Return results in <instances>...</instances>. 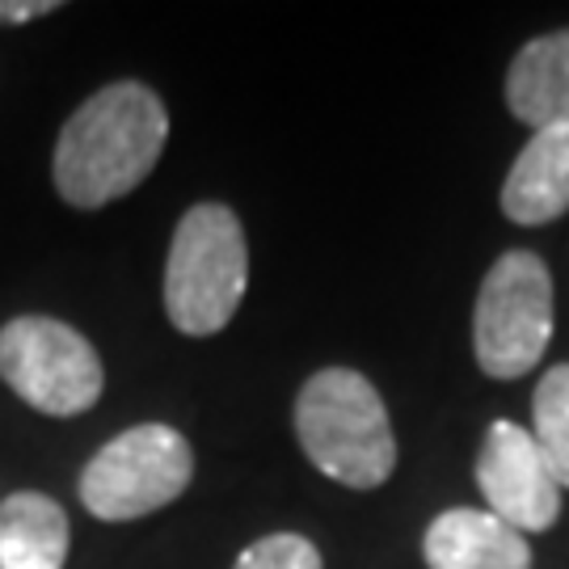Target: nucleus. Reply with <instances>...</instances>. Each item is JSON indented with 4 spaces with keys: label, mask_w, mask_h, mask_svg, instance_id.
<instances>
[{
    "label": "nucleus",
    "mask_w": 569,
    "mask_h": 569,
    "mask_svg": "<svg viewBox=\"0 0 569 569\" xmlns=\"http://www.w3.org/2000/svg\"><path fill=\"white\" fill-rule=\"evenodd\" d=\"M169 140V110L143 81L102 84L63 122L51 178L68 207L98 211L127 199L157 169Z\"/></svg>",
    "instance_id": "1"
},
{
    "label": "nucleus",
    "mask_w": 569,
    "mask_h": 569,
    "mask_svg": "<svg viewBox=\"0 0 569 569\" xmlns=\"http://www.w3.org/2000/svg\"><path fill=\"white\" fill-rule=\"evenodd\" d=\"M308 465L346 489H380L397 468V435L380 388L355 367H321L296 397Z\"/></svg>",
    "instance_id": "2"
},
{
    "label": "nucleus",
    "mask_w": 569,
    "mask_h": 569,
    "mask_svg": "<svg viewBox=\"0 0 569 569\" xmlns=\"http://www.w3.org/2000/svg\"><path fill=\"white\" fill-rule=\"evenodd\" d=\"M249 287V244L241 216L224 203H194L186 211L164 258V312L186 338L228 329Z\"/></svg>",
    "instance_id": "3"
},
{
    "label": "nucleus",
    "mask_w": 569,
    "mask_h": 569,
    "mask_svg": "<svg viewBox=\"0 0 569 569\" xmlns=\"http://www.w3.org/2000/svg\"><path fill=\"white\" fill-rule=\"evenodd\" d=\"M552 338V274L540 253L507 249L486 270L472 308V350L489 380H519Z\"/></svg>",
    "instance_id": "4"
},
{
    "label": "nucleus",
    "mask_w": 569,
    "mask_h": 569,
    "mask_svg": "<svg viewBox=\"0 0 569 569\" xmlns=\"http://www.w3.org/2000/svg\"><path fill=\"white\" fill-rule=\"evenodd\" d=\"M0 380L47 418H77L102 401V355L60 317H13L0 326Z\"/></svg>",
    "instance_id": "5"
},
{
    "label": "nucleus",
    "mask_w": 569,
    "mask_h": 569,
    "mask_svg": "<svg viewBox=\"0 0 569 569\" xmlns=\"http://www.w3.org/2000/svg\"><path fill=\"white\" fill-rule=\"evenodd\" d=\"M194 477V451L164 422L114 435L81 472V502L102 523H131L178 502Z\"/></svg>",
    "instance_id": "6"
},
{
    "label": "nucleus",
    "mask_w": 569,
    "mask_h": 569,
    "mask_svg": "<svg viewBox=\"0 0 569 569\" xmlns=\"http://www.w3.org/2000/svg\"><path fill=\"white\" fill-rule=\"evenodd\" d=\"M477 489L486 510L515 531H549L561 519V486L536 439L519 422H489L481 456H477Z\"/></svg>",
    "instance_id": "7"
},
{
    "label": "nucleus",
    "mask_w": 569,
    "mask_h": 569,
    "mask_svg": "<svg viewBox=\"0 0 569 569\" xmlns=\"http://www.w3.org/2000/svg\"><path fill=\"white\" fill-rule=\"evenodd\" d=\"M502 211L510 224L540 228L569 211V122L531 131L502 182Z\"/></svg>",
    "instance_id": "8"
},
{
    "label": "nucleus",
    "mask_w": 569,
    "mask_h": 569,
    "mask_svg": "<svg viewBox=\"0 0 569 569\" xmlns=\"http://www.w3.org/2000/svg\"><path fill=\"white\" fill-rule=\"evenodd\" d=\"M430 569H531V545L523 531L507 528L498 515L451 507L435 515L422 540Z\"/></svg>",
    "instance_id": "9"
},
{
    "label": "nucleus",
    "mask_w": 569,
    "mask_h": 569,
    "mask_svg": "<svg viewBox=\"0 0 569 569\" xmlns=\"http://www.w3.org/2000/svg\"><path fill=\"white\" fill-rule=\"evenodd\" d=\"M507 106L531 131L569 122V30L523 42L507 68Z\"/></svg>",
    "instance_id": "10"
},
{
    "label": "nucleus",
    "mask_w": 569,
    "mask_h": 569,
    "mask_svg": "<svg viewBox=\"0 0 569 569\" xmlns=\"http://www.w3.org/2000/svg\"><path fill=\"white\" fill-rule=\"evenodd\" d=\"M72 549L68 510L39 489H18L0 502V569H63Z\"/></svg>",
    "instance_id": "11"
},
{
    "label": "nucleus",
    "mask_w": 569,
    "mask_h": 569,
    "mask_svg": "<svg viewBox=\"0 0 569 569\" xmlns=\"http://www.w3.org/2000/svg\"><path fill=\"white\" fill-rule=\"evenodd\" d=\"M531 439L549 460L557 486L569 489V363H557L540 376L531 397Z\"/></svg>",
    "instance_id": "12"
},
{
    "label": "nucleus",
    "mask_w": 569,
    "mask_h": 569,
    "mask_svg": "<svg viewBox=\"0 0 569 569\" xmlns=\"http://www.w3.org/2000/svg\"><path fill=\"white\" fill-rule=\"evenodd\" d=\"M232 569H326V561L308 536L274 531V536H262L258 545H249Z\"/></svg>",
    "instance_id": "13"
},
{
    "label": "nucleus",
    "mask_w": 569,
    "mask_h": 569,
    "mask_svg": "<svg viewBox=\"0 0 569 569\" xmlns=\"http://www.w3.org/2000/svg\"><path fill=\"white\" fill-rule=\"evenodd\" d=\"M60 9V0H0V26H26V21L51 18Z\"/></svg>",
    "instance_id": "14"
}]
</instances>
